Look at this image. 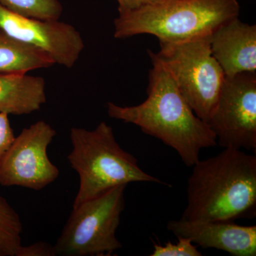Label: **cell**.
<instances>
[{"instance_id": "6da1fadb", "label": "cell", "mask_w": 256, "mask_h": 256, "mask_svg": "<svg viewBox=\"0 0 256 256\" xmlns=\"http://www.w3.org/2000/svg\"><path fill=\"white\" fill-rule=\"evenodd\" d=\"M151 60L146 100L128 107L108 102V114L160 140L176 151L186 166H192L200 160L201 150L216 146V137L208 124L194 114L168 72Z\"/></svg>"}, {"instance_id": "7a4b0ae2", "label": "cell", "mask_w": 256, "mask_h": 256, "mask_svg": "<svg viewBox=\"0 0 256 256\" xmlns=\"http://www.w3.org/2000/svg\"><path fill=\"white\" fill-rule=\"evenodd\" d=\"M192 166L182 220L234 222L255 216V156L226 148Z\"/></svg>"}, {"instance_id": "3957f363", "label": "cell", "mask_w": 256, "mask_h": 256, "mask_svg": "<svg viewBox=\"0 0 256 256\" xmlns=\"http://www.w3.org/2000/svg\"><path fill=\"white\" fill-rule=\"evenodd\" d=\"M238 0H162L120 14L114 36L128 38L151 34L160 42H181L212 34L220 25L238 18Z\"/></svg>"}, {"instance_id": "277c9868", "label": "cell", "mask_w": 256, "mask_h": 256, "mask_svg": "<svg viewBox=\"0 0 256 256\" xmlns=\"http://www.w3.org/2000/svg\"><path fill=\"white\" fill-rule=\"evenodd\" d=\"M70 138L73 149L67 158L80 180L73 207L120 185L165 184L141 169L137 159L121 148L112 128L105 122H101L94 130L72 128Z\"/></svg>"}, {"instance_id": "5b68a950", "label": "cell", "mask_w": 256, "mask_h": 256, "mask_svg": "<svg viewBox=\"0 0 256 256\" xmlns=\"http://www.w3.org/2000/svg\"><path fill=\"white\" fill-rule=\"evenodd\" d=\"M212 34L181 42H160L158 53L150 52L168 72L194 114L207 122L225 80L210 50Z\"/></svg>"}, {"instance_id": "8992f818", "label": "cell", "mask_w": 256, "mask_h": 256, "mask_svg": "<svg viewBox=\"0 0 256 256\" xmlns=\"http://www.w3.org/2000/svg\"><path fill=\"white\" fill-rule=\"evenodd\" d=\"M126 185L82 202L69 216L54 247L62 256H109L122 245L116 236L124 208Z\"/></svg>"}, {"instance_id": "52a82bcc", "label": "cell", "mask_w": 256, "mask_h": 256, "mask_svg": "<svg viewBox=\"0 0 256 256\" xmlns=\"http://www.w3.org/2000/svg\"><path fill=\"white\" fill-rule=\"evenodd\" d=\"M207 124L224 149L256 150V73L226 77Z\"/></svg>"}, {"instance_id": "ba28073f", "label": "cell", "mask_w": 256, "mask_h": 256, "mask_svg": "<svg viewBox=\"0 0 256 256\" xmlns=\"http://www.w3.org/2000/svg\"><path fill=\"white\" fill-rule=\"evenodd\" d=\"M56 136L55 130L44 120L24 128L2 160L0 184L40 191L54 182L60 172L47 149Z\"/></svg>"}, {"instance_id": "9c48e42d", "label": "cell", "mask_w": 256, "mask_h": 256, "mask_svg": "<svg viewBox=\"0 0 256 256\" xmlns=\"http://www.w3.org/2000/svg\"><path fill=\"white\" fill-rule=\"evenodd\" d=\"M0 28L18 41L38 48L54 64L72 68L84 48L82 35L72 25L16 14L0 4Z\"/></svg>"}, {"instance_id": "30bf717a", "label": "cell", "mask_w": 256, "mask_h": 256, "mask_svg": "<svg viewBox=\"0 0 256 256\" xmlns=\"http://www.w3.org/2000/svg\"><path fill=\"white\" fill-rule=\"evenodd\" d=\"M166 228L178 237L188 238L204 248L224 250L234 256H256V226L233 222L171 220Z\"/></svg>"}, {"instance_id": "8fae6325", "label": "cell", "mask_w": 256, "mask_h": 256, "mask_svg": "<svg viewBox=\"0 0 256 256\" xmlns=\"http://www.w3.org/2000/svg\"><path fill=\"white\" fill-rule=\"evenodd\" d=\"M210 50L226 77L256 73V25L229 20L212 33Z\"/></svg>"}, {"instance_id": "7c38bea8", "label": "cell", "mask_w": 256, "mask_h": 256, "mask_svg": "<svg viewBox=\"0 0 256 256\" xmlns=\"http://www.w3.org/2000/svg\"><path fill=\"white\" fill-rule=\"evenodd\" d=\"M46 101L45 80L26 74H0V112L21 116L40 110Z\"/></svg>"}, {"instance_id": "4fadbf2b", "label": "cell", "mask_w": 256, "mask_h": 256, "mask_svg": "<svg viewBox=\"0 0 256 256\" xmlns=\"http://www.w3.org/2000/svg\"><path fill=\"white\" fill-rule=\"evenodd\" d=\"M54 64L42 50L18 41L0 28V74H26Z\"/></svg>"}, {"instance_id": "5bb4252c", "label": "cell", "mask_w": 256, "mask_h": 256, "mask_svg": "<svg viewBox=\"0 0 256 256\" xmlns=\"http://www.w3.org/2000/svg\"><path fill=\"white\" fill-rule=\"evenodd\" d=\"M22 230L18 212L0 196V256H16L22 246Z\"/></svg>"}, {"instance_id": "9a60e30c", "label": "cell", "mask_w": 256, "mask_h": 256, "mask_svg": "<svg viewBox=\"0 0 256 256\" xmlns=\"http://www.w3.org/2000/svg\"><path fill=\"white\" fill-rule=\"evenodd\" d=\"M6 9L22 16L43 20H58L63 8L58 0H0Z\"/></svg>"}, {"instance_id": "2e32d148", "label": "cell", "mask_w": 256, "mask_h": 256, "mask_svg": "<svg viewBox=\"0 0 256 256\" xmlns=\"http://www.w3.org/2000/svg\"><path fill=\"white\" fill-rule=\"evenodd\" d=\"M176 244L168 242L164 246L154 244L151 256H202V254L188 238L178 237Z\"/></svg>"}, {"instance_id": "e0dca14e", "label": "cell", "mask_w": 256, "mask_h": 256, "mask_svg": "<svg viewBox=\"0 0 256 256\" xmlns=\"http://www.w3.org/2000/svg\"><path fill=\"white\" fill-rule=\"evenodd\" d=\"M14 138L8 114L0 112V164Z\"/></svg>"}, {"instance_id": "ac0fdd59", "label": "cell", "mask_w": 256, "mask_h": 256, "mask_svg": "<svg viewBox=\"0 0 256 256\" xmlns=\"http://www.w3.org/2000/svg\"><path fill=\"white\" fill-rule=\"evenodd\" d=\"M54 247L48 242H38L18 249L16 256H56Z\"/></svg>"}, {"instance_id": "d6986e66", "label": "cell", "mask_w": 256, "mask_h": 256, "mask_svg": "<svg viewBox=\"0 0 256 256\" xmlns=\"http://www.w3.org/2000/svg\"><path fill=\"white\" fill-rule=\"evenodd\" d=\"M161 1L162 0H118L119 4V14L136 11Z\"/></svg>"}]
</instances>
